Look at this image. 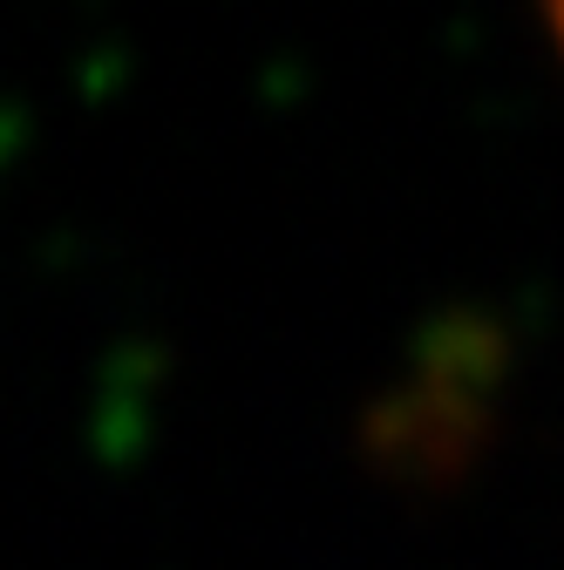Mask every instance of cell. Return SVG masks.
I'll list each match as a JSON object with an SVG mask.
<instances>
[{
	"instance_id": "6da1fadb",
	"label": "cell",
	"mask_w": 564,
	"mask_h": 570,
	"mask_svg": "<svg viewBox=\"0 0 564 570\" xmlns=\"http://www.w3.org/2000/svg\"><path fill=\"white\" fill-rule=\"evenodd\" d=\"M544 28H551V41H557V55H564V0H544Z\"/></svg>"
}]
</instances>
